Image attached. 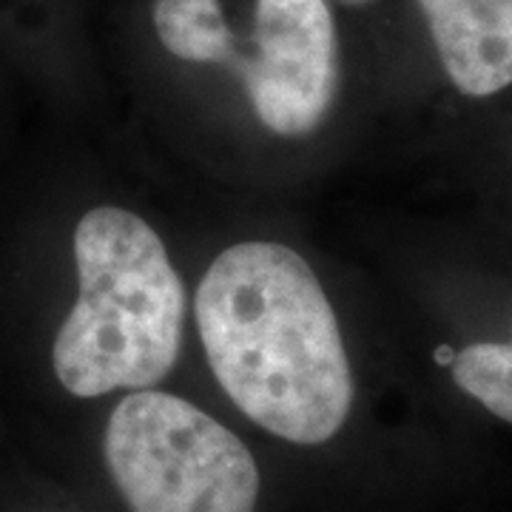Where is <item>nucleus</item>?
I'll return each mask as SVG.
<instances>
[{
  "label": "nucleus",
  "mask_w": 512,
  "mask_h": 512,
  "mask_svg": "<svg viewBox=\"0 0 512 512\" xmlns=\"http://www.w3.org/2000/svg\"><path fill=\"white\" fill-rule=\"evenodd\" d=\"M208 365L248 419L293 444L333 439L353 404L345 342L311 265L279 242L222 251L197 291Z\"/></svg>",
  "instance_id": "obj_1"
},
{
  "label": "nucleus",
  "mask_w": 512,
  "mask_h": 512,
  "mask_svg": "<svg viewBox=\"0 0 512 512\" xmlns=\"http://www.w3.org/2000/svg\"><path fill=\"white\" fill-rule=\"evenodd\" d=\"M80 296L55 339L60 384L94 399L151 390L174 370L183 345L185 288L163 239L137 214L94 208L74 231Z\"/></svg>",
  "instance_id": "obj_2"
},
{
  "label": "nucleus",
  "mask_w": 512,
  "mask_h": 512,
  "mask_svg": "<svg viewBox=\"0 0 512 512\" xmlns=\"http://www.w3.org/2000/svg\"><path fill=\"white\" fill-rule=\"evenodd\" d=\"M106 461L131 512H254L251 450L200 407L137 390L114 407Z\"/></svg>",
  "instance_id": "obj_3"
},
{
  "label": "nucleus",
  "mask_w": 512,
  "mask_h": 512,
  "mask_svg": "<svg viewBox=\"0 0 512 512\" xmlns=\"http://www.w3.org/2000/svg\"><path fill=\"white\" fill-rule=\"evenodd\" d=\"M254 52L231 66L265 126L299 137L319 126L336 97V26L325 0H256Z\"/></svg>",
  "instance_id": "obj_4"
},
{
  "label": "nucleus",
  "mask_w": 512,
  "mask_h": 512,
  "mask_svg": "<svg viewBox=\"0 0 512 512\" xmlns=\"http://www.w3.org/2000/svg\"><path fill=\"white\" fill-rule=\"evenodd\" d=\"M458 92L490 97L512 83V0H419Z\"/></svg>",
  "instance_id": "obj_5"
},
{
  "label": "nucleus",
  "mask_w": 512,
  "mask_h": 512,
  "mask_svg": "<svg viewBox=\"0 0 512 512\" xmlns=\"http://www.w3.org/2000/svg\"><path fill=\"white\" fill-rule=\"evenodd\" d=\"M154 26L165 49L188 63H231L237 57L217 0H157Z\"/></svg>",
  "instance_id": "obj_6"
},
{
  "label": "nucleus",
  "mask_w": 512,
  "mask_h": 512,
  "mask_svg": "<svg viewBox=\"0 0 512 512\" xmlns=\"http://www.w3.org/2000/svg\"><path fill=\"white\" fill-rule=\"evenodd\" d=\"M456 384L493 416L512 424V342H478L453 359Z\"/></svg>",
  "instance_id": "obj_7"
},
{
  "label": "nucleus",
  "mask_w": 512,
  "mask_h": 512,
  "mask_svg": "<svg viewBox=\"0 0 512 512\" xmlns=\"http://www.w3.org/2000/svg\"><path fill=\"white\" fill-rule=\"evenodd\" d=\"M350 3H356V0H350Z\"/></svg>",
  "instance_id": "obj_8"
}]
</instances>
